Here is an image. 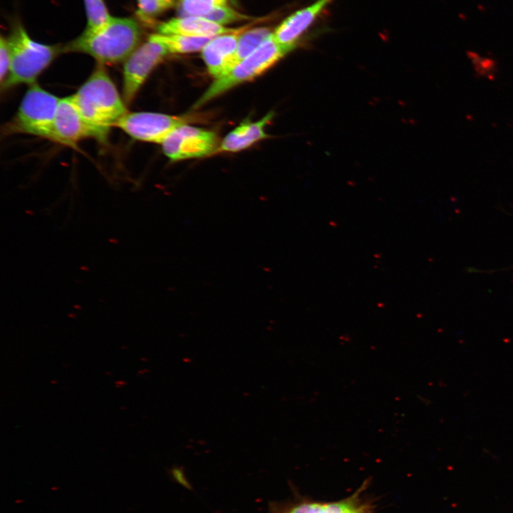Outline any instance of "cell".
Segmentation results:
<instances>
[{"label":"cell","instance_id":"obj_1","mask_svg":"<svg viewBox=\"0 0 513 513\" xmlns=\"http://www.w3.org/2000/svg\"><path fill=\"white\" fill-rule=\"evenodd\" d=\"M72 98L98 140H104L110 128L128 113L124 99L102 64H98Z\"/></svg>","mask_w":513,"mask_h":513},{"label":"cell","instance_id":"obj_2","mask_svg":"<svg viewBox=\"0 0 513 513\" xmlns=\"http://www.w3.org/2000/svg\"><path fill=\"white\" fill-rule=\"evenodd\" d=\"M140 31L133 19L112 18L96 28H86L63 51L87 53L99 64L115 63L127 58L136 49Z\"/></svg>","mask_w":513,"mask_h":513},{"label":"cell","instance_id":"obj_3","mask_svg":"<svg viewBox=\"0 0 513 513\" xmlns=\"http://www.w3.org/2000/svg\"><path fill=\"white\" fill-rule=\"evenodd\" d=\"M10 68L1 87L4 88L22 84H33L62 51L60 47L40 43L28 36L21 25L16 24L6 39Z\"/></svg>","mask_w":513,"mask_h":513},{"label":"cell","instance_id":"obj_4","mask_svg":"<svg viewBox=\"0 0 513 513\" xmlns=\"http://www.w3.org/2000/svg\"><path fill=\"white\" fill-rule=\"evenodd\" d=\"M291 51L276 43L272 33L265 42L239 62L229 73L216 78L196 102L194 108L200 107L232 88L258 76Z\"/></svg>","mask_w":513,"mask_h":513},{"label":"cell","instance_id":"obj_5","mask_svg":"<svg viewBox=\"0 0 513 513\" xmlns=\"http://www.w3.org/2000/svg\"><path fill=\"white\" fill-rule=\"evenodd\" d=\"M60 100L37 84H31L11 122V130L53 140L54 119Z\"/></svg>","mask_w":513,"mask_h":513},{"label":"cell","instance_id":"obj_6","mask_svg":"<svg viewBox=\"0 0 513 513\" xmlns=\"http://www.w3.org/2000/svg\"><path fill=\"white\" fill-rule=\"evenodd\" d=\"M170 53L155 34L136 48L125 60L123 66V95L130 103L153 68Z\"/></svg>","mask_w":513,"mask_h":513},{"label":"cell","instance_id":"obj_7","mask_svg":"<svg viewBox=\"0 0 513 513\" xmlns=\"http://www.w3.org/2000/svg\"><path fill=\"white\" fill-rule=\"evenodd\" d=\"M214 133L186 124L173 130L162 142L165 155L172 160L197 158L217 150Z\"/></svg>","mask_w":513,"mask_h":513},{"label":"cell","instance_id":"obj_8","mask_svg":"<svg viewBox=\"0 0 513 513\" xmlns=\"http://www.w3.org/2000/svg\"><path fill=\"white\" fill-rule=\"evenodd\" d=\"M186 122L183 117L163 113L128 112L116 126L134 139L162 144L173 130Z\"/></svg>","mask_w":513,"mask_h":513},{"label":"cell","instance_id":"obj_9","mask_svg":"<svg viewBox=\"0 0 513 513\" xmlns=\"http://www.w3.org/2000/svg\"><path fill=\"white\" fill-rule=\"evenodd\" d=\"M86 138L98 139L95 132L79 112L72 96L61 98L54 119L53 141L74 146Z\"/></svg>","mask_w":513,"mask_h":513},{"label":"cell","instance_id":"obj_10","mask_svg":"<svg viewBox=\"0 0 513 513\" xmlns=\"http://www.w3.org/2000/svg\"><path fill=\"white\" fill-rule=\"evenodd\" d=\"M247 26L214 37L202 50L210 75L215 78L229 73L237 64V49L240 35Z\"/></svg>","mask_w":513,"mask_h":513},{"label":"cell","instance_id":"obj_11","mask_svg":"<svg viewBox=\"0 0 513 513\" xmlns=\"http://www.w3.org/2000/svg\"><path fill=\"white\" fill-rule=\"evenodd\" d=\"M334 0H316L286 18L273 33L281 46L292 50L301 35L313 24L323 11Z\"/></svg>","mask_w":513,"mask_h":513},{"label":"cell","instance_id":"obj_12","mask_svg":"<svg viewBox=\"0 0 513 513\" xmlns=\"http://www.w3.org/2000/svg\"><path fill=\"white\" fill-rule=\"evenodd\" d=\"M237 29L227 28L202 16H182L162 23L159 33L177 34L195 37L214 38Z\"/></svg>","mask_w":513,"mask_h":513},{"label":"cell","instance_id":"obj_13","mask_svg":"<svg viewBox=\"0 0 513 513\" xmlns=\"http://www.w3.org/2000/svg\"><path fill=\"white\" fill-rule=\"evenodd\" d=\"M273 115V113H269L256 122L244 120L225 136L217 151L231 152L241 151L266 138L268 135L265 132V127L272 119Z\"/></svg>","mask_w":513,"mask_h":513},{"label":"cell","instance_id":"obj_14","mask_svg":"<svg viewBox=\"0 0 513 513\" xmlns=\"http://www.w3.org/2000/svg\"><path fill=\"white\" fill-rule=\"evenodd\" d=\"M155 37L162 43L171 53H185L202 50L213 38L195 37L177 34L155 33Z\"/></svg>","mask_w":513,"mask_h":513},{"label":"cell","instance_id":"obj_15","mask_svg":"<svg viewBox=\"0 0 513 513\" xmlns=\"http://www.w3.org/2000/svg\"><path fill=\"white\" fill-rule=\"evenodd\" d=\"M271 34L269 28L264 27L243 32L239 38L237 44V63L257 49Z\"/></svg>","mask_w":513,"mask_h":513},{"label":"cell","instance_id":"obj_16","mask_svg":"<svg viewBox=\"0 0 513 513\" xmlns=\"http://www.w3.org/2000/svg\"><path fill=\"white\" fill-rule=\"evenodd\" d=\"M227 0H182L180 14L184 16H204L218 7L226 6Z\"/></svg>","mask_w":513,"mask_h":513},{"label":"cell","instance_id":"obj_17","mask_svg":"<svg viewBox=\"0 0 513 513\" xmlns=\"http://www.w3.org/2000/svg\"><path fill=\"white\" fill-rule=\"evenodd\" d=\"M137 15L145 23H150L154 16L172 6L177 0H138Z\"/></svg>","mask_w":513,"mask_h":513},{"label":"cell","instance_id":"obj_18","mask_svg":"<svg viewBox=\"0 0 513 513\" xmlns=\"http://www.w3.org/2000/svg\"><path fill=\"white\" fill-rule=\"evenodd\" d=\"M88 28H96L105 24L110 16L103 0H84Z\"/></svg>","mask_w":513,"mask_h":513},{"label":"cell","instance_id":"obj_19","mask_svg":"<svg viewBox=\"0 0 513 513\" xmlns=\"http://www.w3.org/2000/svg\"><path fill=\"white\" fill-rule=\"evenodd\" d=\"M306 513H363L353 503L347 502L329 504L306 503Z\"/></svg>","mask_w":513,"mask_h":513},{"label":"cell","instance_id":"obj_20","mask_svg":"<svg viewBox=\"0 0 513 513\" xmlns=\"http://www.w3.org/2000/svg\"><path fill=\"white\" fill-rule=\"evenodd\" d=\"M219 25L229 24L234 21L246 20L249 18L227 7V6L218 7L202 16Z\"/></svg>","mask_w":513,"mask_h":513},{"label":"cell","instance_id":"obj_21","mask_svg":"<svg viewBox=\"0 0 513 513\" xmlns=\"http://www.w3.org/2000/svg\"><path fill=\"white\" fill-rule=\"evenodd\" d=\"M10 68V55L6 39L0 41V79L2 84L6 78Z\"/></svg>","mask_w":513,"mask_h":513},{"label":"cell","instance_id":"obj_22","mask_svg":"<svg viewBox=\"0 0 513 513\" xmlns=\"http://www.w3.org/2000/svg\"><path fill=\"white\" fill-rule=\"evenodd\" d=\"M306 503L296 506L286 513H306Z\"/></svg>","mask_w":513,"mask_h":513}]
</instances>
